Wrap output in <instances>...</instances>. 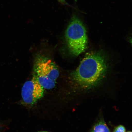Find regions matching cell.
I'll use <instances>...</instances> for the list:
<instances>
[{
	"instance_id": "obj_10",
	"label": "cell",
	"mask_w": 132,
	"mask_h": 132,
	"mask_svg": "<svg viewBox=\"0 0 132 132\" xmlns=\"http://www.w3.org/2000/svg\"><path fill=\"white\" fill-rule=\"evenodd\" d=\"M127 132H132V131H128Z\"/></svg>"
},
{
	"instance_id": "obj_2",
	"label": "cell",
	"mask_w": 132,
	"mask_h": 132,
	"mask_svg": "<svg viewBox=\"0 0 132 132\" xmlns=\"http://www.w3.org/2000/svg\"><path fill=\"white\" fill-rule=\"evenodd\" d=\"M65 38L70 54L78 56L87 48L88 39L87 31L82 21L76 16L71 19L66 30Z\"/></svg>"
},
{
	"instance_id": "obj_9",
	"label": "cell",
	"mask_w": 132,
	"mask_h": 132,
	"mask_svg": "<svg viewBox=\"0 0 132 132\" xmlns=\"http://www.w3.org/2000/svg\"><path fill=\"white\" fill-rule=\"evenodd\" d=\"M48 132L47 131H40V132Z\"/></svg>"
},
{
	"instance_id": "obj_6",
	"label": "cell",
	"mask_w": 132,
	"mask_h": 132,
	"mask_svg": "<svg viewBox=\"0 0 132 132\" xmlns=\"http://www.w3.org/2000/svg\"><path fill=\"white\" fill-rule=\"evenodd\" d=\"M126 129L123 125H120L115 127L113 132H126Z\"/></svg>"
},
{
	"instance_id": "obj_8",
	"label": "cell",
	"mask_w": 132,
	"mask_h": 132,
	"mask_svg": "<svg viewBox=\"0 0 132 132\" xmlns=\"http://www.w3.org/2000/svg\"><path fill=\"white\" fill-rule=\"evenodd\" d=\"M130 42L132 46V36L130 39Z\"/></svg>"
},
{
	"instance_id": "obj_1",
	"label": "cell",
	"mask_w": 132,
	"mask_h": 132,
	"mask_svg": "<svg viewBox=\"0 0 132 132\" xmlns=\"http://www.w3.org/2000/svg\"><path fill=\"white\" fill-rule=\"evenodd\" d=\"M108 64L100 52H92L86 54L72 76L79 86L88 90L96 86L106 75Z\"/></svg>"
},
{
	"instance_id": "obj_3",
	"label": "cell",
	"mask_w": 132,
	"mask_h": 132,
	"mask_svg": "<svg viewBox=\"0 0 132 132\" xmlns=\"http://www.w3.org/2000/svg\"><path fill=\"white\" fill-rule=\"evenodd\" d=\"M34 71L38 81L44 89H51L55 86L59 72L50 59L43 56L37 57L34 64Z\"/></svg>"
},
{
	"instance_id": "obj_5",
	"label": "cell",
	"mask_w": 132,
	"mask_h": 132,
	"mask_svg": "<svg viewBox=\"0 0 132 132\" xmlns=\"http://www.w3.org/2000/svg\"><path fill=\"white\" fill-rule=\"evenodd\" d=\"M90 132H110V131L104 120L101 119L94 125Z\"/></svg>"
},
{
	"instance_id": "obj_7",
	"label": "cell",
	"mask_w": 132,
	"mask_h": 132,
	"mask_svg": "<svg viewBox=\"0 0 132 132\" xmlns=\"http://www.w3.org/2000/svg\"><path fill=\"white\" fill-rule=\"evenodd\" d=\"M58 1L59 2L62 3L63 4H65L66 5H68V4H67V3L66 2L65 0H58Z\"/></svg>"
},
{
	"instance_id": "obj_4",
	"label": "cell",
	"mask_w": 132,
	"mask_h": 132,
	"mask_svg": "<svg viewBox=\"0 0 132 132\" xmlns=\"http://www.w3.org/2000/svg\"><path fill=\"white\" fill-rule=\"evenodd\" d=\"M44 88L34 74L31 80L26 81L21 89L22 101L25 104L32 105L43 96Z\"/></svg>"
}]
</instances>
